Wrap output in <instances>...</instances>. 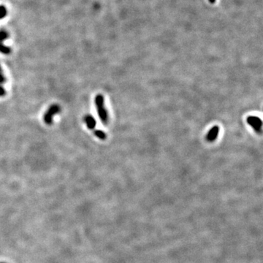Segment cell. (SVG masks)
I'll list each match as a JSON object with an SVG mask.
<instances>
[{
  "label": "cell",
  "instance_id": "cell-7",
  "mask_svg": "<svg viewBox=\"0 0 263 263\" xmlns=\"http://www.w3.org/2000/svg\"><path fill=\"white\" fill-rule=\"evenodd\" d=\"M94 135L96 136L97 137H98L99 139L100 140H105L106 137H107V135H106V134L102 130H97L94 131Z\"/></svg>",
  "mask_w": 263,
  "mask_h": 263
},
{
  "label": "cell",
  "instance_id": "cell-6",
  "mask_svg": "<svg viewBox=\"0 0 263 263\" xmlns=\"http://www.w3.org/2000/svg\"><path fill=\"white\" fill-rule=\"evenodd\" d=\"M11 52V49L10 48L4 45L2 42H0V53L5 54V55H8L10 54Z\"/></svg>",
  "mask_w": 263,
  "mask_h": 263
},
{
  "label": "cell",
  "instance_id": "cell-11",
  "mask_svg": "<svg viewBox=\"0 0 263 263\" xmlns=\"http://www.w3.org/2000/svg\"><path fill=\"white\" fill-rule=\"evenodd\" d=\"M6 95V91L3 87L0 86V97H4Z\"/></svg>",
  "mask_w": 263,
  "mask_h": 263
},
{
  "label": "cell",
  "instance_id": "cell-5",
  "mask_svg": "<svg viewBox=\"0 0 263 263\" xmlns=\"http://www.w3.org/2000/svg\"><path fill=\"white\" fill-rule=\"evenodd\" d=\"M83 120H84V122L88 129H89V130H94L95 126H96L97 122L96 120H95L94 118L93 117L92 115H86Z\"/></svg>",
  "mask_w": 263,
  "mask_h": 263
},
{
  "label": "cell",
  "instance_id": "cell-9",
  "mask_svg": "<svg viewBox=\"0 0 263 263\" xmlns=\"http://www.w3.org/2000/svg\"><path fill=\"white\" fill-rule=\"evenodd\" d=\"M8 37V32L4 31H0V42H2L3 40H6Z\"/></svg>",
  "mask_w": 263,
  "mask_h": 263
},
{
  "label": "cell",
  "instance_id": "cell-2",
  "mask_svg": "<svg viewBox=\"0 0 263 263\" xmlns=\"http://www.w3.org/2000/svg\"><path fill=\"white\" fill-rule=\"evenodd\" d=\"M60 111L61 108L59 105H57V104L51 105L44 114L43 120L45 123L48 126L51 125V124H53L54 116H55L56 114H58V113H59Z\"/></svg>",
  "mask_w": 263,
  "mask_h": 263
},
{
  "label": "cell",
  "instance_id": "cell-10",
  "mask_svg": "<svg viewBox=\"0 0 263 263\" xmlns=\"http://www.w3.org/2000/svg\"><path fill=\"white\" fill-rule=\"evenodd\" d=\"M6 81V78L4 76L3 71H2V69L0 66V83H4Z\"/></svg>",
  "mask_w": 263,
  "mask_h": 263
},
{
  "label": "cell",
  "instance_id": "cell-4",
  "mask_svg": "<svg viewBox=\"0 0 263 263\" xmlns=\"http://www.w3.org/2000/svg\"><path fill=\"white\" fill-rule=\"evenodd\" d=\"M219 132V126H213V127L209 130V132H208L207 137H206L208 141H209V142L214 141V140L218 137Z\"/></svg>",
  "mask_w": 263,
  "mask_h": 263
},
{
  "label": "cell",
  "instance_id": "cell-1",
  "mask_svg": "<svg viewBox=\"0 0 263 263\" xmlns=\"http://www.w3.org/2000/svg\"><path fill=\"white\" fill-rule=\"evenodd\" d=\"M95 105H96L97 111L98 113L99 118L101 121L105 124L108 123V113L105 107L104 103V97L102 94L97 95L95 97Z\"/></svg>",
  "mask_w": 263,
  "mask_h": 263
},
{
  "label": "cell",
  "instance_id": "cell-8",
  "mask_svg": "<svg viewBox=\"0 0 263 263\" xmlns=\"http://www.w3.org/2000/svg\"><path fill=\"white\" fill-rule=\"evenodd\" d=\"M7 15V9L4 6H0V19H4Z\"/></svg>",
  "mask_w": 263,
  "mask_h": 263
},
{
  "label": "cell",
  "instance_id": "cell-3",
  "mask_svg": "<svg viewBox=\"0 0 263 263\" xmlns=\"http://www.w3.org/2000/svg\"><path fill=\"white\" fill-rule=\"evenodd\" d=\"M247 123L250 125L251 127H253L257 133L262 132V120L259 117L255 116V115H249L246 119Z\"/></svg>",
  "mask_w": 263,
  "mask_h": 263
},
{
  "label": "cell",
  "instance_id": "cell-12",
  "mask_svg": "<svg viewBox=\"0 0 263 263\" xmlns=\"http://www.w3.org/2000/svg\"><path fill=\"white\" fill-rule=\"evenodd\" d=\"M209 2H210L211 4H214L215 2H216V0H209Z\"/></svg>",
  "mask_w": 263,
  "mask_h": 263
}]
</instances>
